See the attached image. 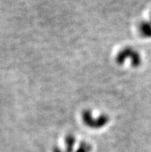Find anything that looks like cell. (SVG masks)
I'll use <instances>...</instances> for the list:
<instances>
[{
  "mask_svg": "<svg viewBox=\"0 0 151 152\" xmlns=\"http://www.w3.org/2000/svg\"><path fill=\"white\" fill-rule=\"evenodd\" d=\"M127 58H130V60L131 61V64L133 67H137L141 64V58H140V54L138 53L136 50H134L130 47H126L123 49L117 54V64L122 65L124 61L127 60Z\"/></svg>",
  "mask_w": 151,
  "mask_h": 152,
  "instance_id": "obj_1",
  "label": "cell"
},
{
  "mask_svg": "<svg viewBox=\"0 0 151 152\" xmlns=\"http://www.w3.org/2000/svg\"><path fill=\"white\" fill-rule=\"evenodd\" d=\"M82 120L86 126H88L89 127H91V128L97 129V128H100V127L105 126L108 123L109 118L105 114H103L98 118L93 119L91 112L90 110H86L82 114Z\"/></svg>",
  "mask_w": 151,
  "mask_h": 152,
  "instance_id": "obj_2",
  "label": "cell"
},
{
  "mask_svg": "<svg viewBox=\"0 0 151 152\" xmlns=\"http://www.w3.org/2000/svg\"><path fill=\"white\" fill-rule=\"evenodd\" d=\"M140 31L144 37H146V38L151 37V23L147 21L140 23Z\"/></svg>",
  "mask_w": 151,
  "mask_h": 152,
  "instance_id": "obj_3",
  "label": "cell"
},
{
  "mask_svg": "<svg viewBox=\"0 0 151 152\" xmlns=\"http://www.w3.org/2000/svg\"><path fill=\"white\" fill-rule=\"evenodd\" d=\"M75 142V137L73 135H68L66 139V152H73V148H74Z\"/></svg>",
  "mask_w": 151,
  "mask_h": 152,
  "instance_id": "obj_4",
  "label": "cell"
},
{
  "mask_svg": "<svg viewBox=\"0 0 151 152\" xmlns=\"http://www.w3.org/2000/svg\"><path fill=\"white\" fill-rule=\"evenodd\" d=\"M90 150H91V148L90 145L86 143L82 142L81 143L79 148L77 149V152H90Z\"/></svg>",
  "mask_w": 151,
  "mask_h": 152,
  "instance_id": "obj_5",
  "label": "cell"
},
{
  "mask_svg": "<svg viewBox=\"0 0 151 152\" xmlns=\"http://www.w3.org/2000/svg\"><path fill=\"white\" fill-rule=\"evenodd\" d=\"M53 152H63V151H62L59 148H55L53 150Z\"/></svg>",
  "mask_w": 151,
  "mask_h": 152,
  "instance_id": "obj_6",
  "label": "cell"
}]
</instances>
